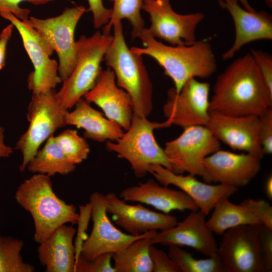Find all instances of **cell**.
<instances>
[{"label":"cell","mask_w":272,"mask_h":272,"mask_svg":"<svg viewBox=\"0 0 272 272\" xmlns=\"http://www.w3.org/2000/svg\"><path fill=\"white\" fill-rule=\"evenodd\" d=\"M264 190L266 196L269 199H272V176L269 175L266 178L264 184Z\"/></svg>","instance_id":"cell-43"},{"label":"cell","mask_w":272,"mask_h":272,"mask_svg":"<svg viewBox=\"0 0 272 272\" xmlns=\"http://www.w3.org/2000/svg\"><path fill=\"white\" fill-rule=\"evenodd\" d=\"M76 229L66 224L57 228L39 243L38 258L46 272H74Z\"/></svg>","instance_id":"cell-23"},{"label":"cell","mask_w":272,"mask_h":272,"mask_svg":"<svg viewBox=\"0 0 272 272\" xmlns=\"http://www.w3.org/2000/svg\"><path fill=\"white\" fill-rule=\"evenodd\" d=\"M168 254L180 272H224L218 255L206 259H196L188 251L176 245L168 246Z\"/></svg>","instance_id":"cell-29"},{"label":"cell","mask_w":272,"mask_h":272,"mask_svg":"<svg viewBox=\"0 0 272 272\" xmlns=\"http://www.w3.org/2000/svg\"><path fill=\"white\" fill-rule=\"evenodd\" d=\"M213 211L207 224L214 233L219 235H222L229 229L238 226L262 224L251 210L240 204L232 203L229 197L220 198Z\"/></svg>","instance_id":"cell-25"},{"label":"cell","mask_w":272,"mask_h":272,"mask_svg":"<svg viewBox=\"0 0 272 272\" xmlns=\"http://www.w3.org/2000/svg\"><path fill=\"white\" fill-rule=\"evenodd\" d=\"M76 165L67 159L56 144L53 135L49 138L41 149L28 163L26 169L34 174H44L50 177L56 174L62 175L73 172Z\"/></svg>","instance_id":"cell-26"},{"label":"cell","mask_w":272,"mask_h":272,"mask_svg":"<svg viewBox=\"0 0 272 272\" xmlns=\"http://www.w3.org/2000/svg\"><path fill=\"white\" fill-rule=\"evenodd\" d=\"M219 6L223 9H224V2L223 0H217Z\"/></svg>","instance_id":"cell-46"},{"label":"cell","mask_w":272,"mask_h":272,"mask_svg":"<svg viewBox=\"0 0 272 272\" xmlns=\"http://www.w3.org/2000/svg\"><path fill=\"white\" fill-rule=\"evenodd\" d=\"M13 28V25L11 23L4 28L0 34V70L6 64L7 45L11 37Z\"/></svg>","instance_id":"cell-41"},{"label":"cell","mask_w":272,"mask_h":272,"mask_svg":"<svg viewBox=\"0 0 272 272\" xmlns=\"http://www.w3.org/2000/svg\"><path fill=\"white\" fill-rule=\"evenodd\" d=\"M112 40L103 60L114 72L117 86L129 95L133 114L148 117L153 108V87L142 55L127 46L121 22L113 24Z\"/></svg>","instance_id":"cell-4"},{"label":"cell","mask_w":272,"mask_h":272,"mask_svg":"<svg viewBox=\"0 0 272 272\" xmlns=\"http://www.w3.org/2000/svg\"><path fill=\"white\" fill-rule=\"evenodd\" d=\"M149 253L153 265V272H180L168 254L151 244Z\"/></svg>","instance_id":"cell-35"},{"label":"cell","mask_w":272,"mask_h":272,"mask_svg":"<svg viewBox=\"0 0 272 272\" xmlns=\"http://www.w3.org/2000/svg\"><path fill=\"white\" fill-rule=\"evenodd\" d=\"M272 106L270 96L250 53L234 59L217 77L209 112L260 116Z\"/></svg>","instance_id":"cell-1"},{"label":"cell","mask_w":272,"mask_h":272,"mask_svg":"<svg viewBox=\"0 0 272 272\" xmlns=\"http://www.w3.org/2000/svg\"><path fill=\"white\" fill-rule=\"evenodd\" d=\"M119 197L125 201L151 206L165 214L176 210H198L193 200L183 191L160 185L152 179L123 189Z\"/></svg>","instance_id":"cell-22"},{"label":"cell","mask_w":272,"mask_h":272,"mask_svg":"<svg viewBox=\"0 0 272 272\" xmlns=\"http://www.w3.org/2000/svg\"><path fill=\"white\" fill-rule=\"evenodd\" d=\"M138 38L144 47L133 46L130 50L155 59L163 69L164 74L172 80L177 94L189 79L208 78L216 71L217 61L212 45L205 40L189 45H168L150 35L146 28Z\"/></svg>","instance_id":"cell-2"},{"label":"cell","mask_w":272,"mask_h":272,"mask_svg":"<svg viewBox=\"0 0 272 272\" xmlns=\"http://www.w3.org/2000/svg\"><path fill=\"white\" fill-rule=\"evenodd\" d=\"M113 38L99 31L92 36L82 35L77 41L75 66L56 92L61 105L69 110L94 86L102 71L101 63Z\"/></svg>","instance_id":"cell-6"},{"label":"cell","mask_w":272,"mask_h":272,"mask_svg":"<svg viewBox=\"0 0 272 272\" xmlns=\"http://www.w3.org/2000/svg\"><path fill=\"white\" fill-rule=\"evenodd\" d=\"M260 118L259 138L264 155L272 153V108L270 107Z\"/></svg>","instance_id":"cell-37"},{"label":"cell","mask_w":272,"mask_h":272,"mask_svg":"<svg viewBox=\"0 0 272 272\" xmlns=\"http://www.w3.org/2000/svg\"><path fill=\"white\" fill-rule=\"evenodd\" d=\"M224 9L230 14L235 29L231 47L222 55L224 60L232 58L245 45L259 40L272 39V17L268 13L250 11L239 5L238 0H223Z\"/></svg>","instance_id":"cell-21"},{"label":"cell","mask_w":272,"mask_h":272,"mask_svg":"<svg viewBox=\"0 0 272 272\" xmlns=\"http://www.w3.org/2000/svg\"><path fill=\"white\" fill-rule=\"evenodd\" d=\"M260 246L262 251L265 271H272V229L263 224L257 225Z\"/></svg>","instance_id":"cell-39"},{"label":"cell","mask_w":272,"mask_h":272,"mask_svg":"<svg viewBox=\"0 0 272 272\" xmlns=\"http://www.w3.org/2000/svg\"><path fill=\"white\" fill-rule=\"evenodd\" d=\"M210 88L208 82L194 78L189 79L178 94L174 88H170L163 112L170 126H206L209 118Z\"/></svg>","instance_id":"cell-14"},{"label":"cell","mask_w":272,"mask_h":272,"mask_svg":"<svg viewBox=\"0 0 272 272\" xmlns=\"http://www.w3.org/2000/svg\"><path fill=\"white\" fill-rule=\"evenodd\" d=\"M238 1L242 5V7L244 8L245 9L250 11H255L250 5L248 0H238Z\"/></svg>","instance_id":"cell-44"},{"label":"cell","mask_w":272,"mask_h":272,"mask_svg":"<svg viewBox=\"0 0 272 272\" xmlns=\"http://www.w3.org/2000/svg\"><path fill=\"white\" fill-rule=\"evenodd\" d=\"M79 213L77 224L76 239L74 246L75 250V263L79 258L84 242L87 239V230L90 220L91 219V207L90 202L79 206Z\"/></svg>","instance_id":"cell-33"},{"label":"cell","mask_w":272,"mask_h":272,"mask_svg":"<svg viewBox=\"0 0 272 272\" xmlns=\"http://www.w3.org/2000/svg\"><path fill=\"white\" fill-rule=\"evenodd\" d=\"M259 70L264 84L272 97V56L262 50L252 49L249 52Z\"/></svg>","instance_id":"cell-34"},{"label":"cell","mask_w":272,"mask_h":272,"mask_svg":"<svg viewBox=\"0 0 272 272\" xmlns=\"http://www.w3.org/2000/svg\"><path fill=\"white\" fill-rule=\"evenodd\" d=\"M87 11L83 6H76L66 8L55 17L39 19L31 16L23 21L36 30L56 51L58 58V74L62 82L70 75L75 66L77 51L75 30L81 18Z\"/></svg>","instance_id":"cell-8"},{"label":"cell","mask_w":272,"mask_h":272,"mask_svg":"<svg viewBox=\"0 0 272 272\" xmlns=\"http://www.w3.org/2000/svg\"><path fill=\"white\" fill-rule=\"evenodd\" d=\"M54 0H0V12H8L13 14L22 21L29 19L30 11L20 7V4L24 2H29L34 5H44Z\"/></svg>","instance_id":"cell-38"},{"label":"cell","mask_w":272,"mask_h":272,"mask_svg":"<svg viewBox=\"0 0 272 272\" xmlns=\"http://www.w3.org/2000/svg\"><path fill=\"white\" fill-rule=\"evenodd\" d=\"M218 245L224 272H265L257 225L226 230Z\"/></svg>","instance_id":"cell-11"},{"label":"cell","mask_w":272,"mask_h":272,"mask_svg":"<svg viewBox=\"0 0 272 272\" xmlns=\"http://www.w3.org/2000/svg\"><path fill=\"white\" fill-rule=\"evenodd\" d=\"M93 228L83 244L80 258L91 260L105 253H117L137 239L154 237L157 231H151L140 236L122 232L109 219L106 210L105 195L94 192L90 196Z\"/></svg>","instance_id":"cell-13"},{"label":"cell","mask_w":272,"mask_h":272,"mask_svg":"<svg viewBox=\"0 0 272 272\" xmlns=\"http://www.w3.org/2000/svg\"><path fill=\"white\" fill-rule=\"evenodd\" d=\"M149 173L160 184L166 186H175L185 193L206 216L213 210L220 198L229 197L238 190V188L230 185L202 182L190 174H177L160 165H151Z\"/></svg>","instance_id":"cell-19"},{"label":"cell","mask_w":272,"mask_h":272,"mask_svg":"<svg viewBox=\"0 0 272 272\" xmlns=\"http://www.w3.org/2000/svg\"><path fill=\"white\" fill-rule=\"evenodd\" d=\"M261 159L247 153H235L220 149L203 161L201 177L208 183L237 188L247 185L260 171Z\"/></svg>","instance_id":"cell-15"},{"label":"cell","mask_w":272,"mask_h":272,"mask_svg":"<svg viewBox=\"0 0 272 272\" xmlns=\"http://www.w3.org/2000/svg\"><path fill=\"white\" fill-rule=\"evenodd\" d=\"M5 129L0 126V158L9 157L13 153V149L4 143Z\"/></svg>","instance_id":"cell-42"},{"label":"cell","mask_w":272,"mask_h":272,"mask_svg":"<svg viewBox=\"0 0 272 272\" xmlns=\"http://www.w3.org/2000/svg\"><path fill=\"white\" fill-rule=\"evenodd\" d=\"M206 126L220 142L233 150L243 151L261 160L264 156L259 138V116L209 112Z\"/></svg>","instance_id":"cell-16"},{"label":"cell","mask_w":272,"mask_h":272,"mask_svg":"<svg viewBox=\"0 0 272 272\" xmlns=\"http://www.w3.org/2000/svg\"><path fill=\"white\" fill-rule=\"evenodd\" d=\"M105 201L107 213L115 224L129 235L140 236L151 231H163L178 222L174 216L150 210L141 204H128L113 192L105 195Z\"/></svg>","instance_id":"cell-17"},{"label":"cell","mask_w":272,"mask_h":272,"mask_svg":"<svg viewBox=\"0 0 272 272\" xmlns=\"http://www.w3.org/2000/svg\"><path fill=\"white\" fill-rule=\"evenodd\" d=\"M220 148V142L206 126L192 125L166 142L164 150L173 172L201 177L203 161Z\"/></svg>","instance_id":"cell-10"},{"label":"cell","mask_w":272,"mask_h":272,"mask_svg":"<svg viewBox=\"0 0 272 272\" xmlns=\"http://www.w3.org/2000/svg\"><path fill=\"white\" fill-rule=\"evenodd\" d=\"M24 242L0 235V272H34L35 267L25 262L21 254Z\"/></svg>","instance_id":"cell-30"},{"label":"cell","mask_w":272,"mask_h":272,"mask_svg":"<svg viewBox=\"0 0 272 272\" xmlns=\"http://www.w3.org/2000/svg\"><path fill=\"white\" fill-rule=\"evenodd\" d=\"M169 126L166 120L151 121L148 117L133 114L126 132L115 141H107L106 147L108 151L128 161L138 178H142L149 173V167L152 165H160L172 171L164 149L159 146L154 134L156 129Z\"/></svg>","instance_id":"cell-5"},{"label":"cell","mask_w":272,"mask_h":272,"mask_svg":"<svg viewBox=\"0 0 272 272\" xmlns=\"http://www.w3.org/2000/svg\"><path fill=\"white\" fill-rule=\"evenodd\" d=\"M89 9L93 17V25L99 29L107 24L112 15V9L107 8L103 4V0H87Z\"/></svg>","instance_id":"cell-40"},{"label":"cell","mask_w":272,"mask_h":272,"mask_svg":"<svg viewBox=\"0 0 272 272\" xmlns=\"http://www.w3.org/2000/svg\"><path fill=\"white\" fill-rule=\"evenodd\" d=\"M267 5L269 7L271 8L272 6V0H264Z\"/></svg>","instance_id":"cell-45"},{"label":"cell","mask_w":272,"mask_h":272,"mask_svg":"<svg viewBox=\"0 0 272 272\" xmlns=\"http://www.w3.org/2000/svg\"><path fill=\"white\" fill-rule=\"evenodd\" d=\"M147 237L135 240L122 250L113 253V266L116 272H153L149 247L150 239Z\"/></svg>","instance_id":"cell-27"},{"label":"cell","mask_w":272,"mask_h":272,"mask_svg":"<svg viewBox=\"0 0 272 272\" xmlns=\"http://www.w3.org/2000/svg\"><path fill=\"white\" fill-rule=\"evenodd\" d=\"M0 16L17 29L33 64L34 70L27 79L28 89L33 94L54 89L62 81L58 74V62L50 58L53 49L36 30L26 22L8 12H1Z\"/></svg>","instance_id":"cell-9"},{"label":"cell","mask_w":272,"mask_h":272,"mask_svg":"<svg viewBox=\"0 0 272 272\" xmlns=\"http://www.w3.org/2000/svg\"><path fill=\"white\" fill-rule=\"evenodd\" d=\"M113 4L112 15L109 22L103 27L102 33L110 34L114 24L121 22L123 19L127 20L132 29L131 35L132 39L138 38L143 31L145 22L141 11L144 0H109Z\"/></svg>","instance_id":"cell-28"},{"label":"cell","mask_w":272,"mask_h":272,"mask_svg":"<svg viewBox=\"0 0 272 272\" xmlns=\"http://www.w3.org/2000/svg\"><path fill=\"white\" fill-rule=\"evenodd\" d=\"M113 253H105L91 260L80 257L75 263L74 272H116L111 263Z\"/></svg>","instance_id":"cell-32"},{"label":"cell","mask_w":272,"mask_h":272,"mask_svg":"<svg viewBox=\"0 0 272 272\" xmlns=\"http://www.w3.org/2000/svg\"><path fill=\"white\" fill-rule=\"evenodd\" d=\"M84 99L99 106L107 118L123 129H128L133 114L132 101L128 93L117 86L114 73L110 68L102 70Z\"/></svg>","instance_id":"cell-20"},{"label":"cell","mask_w":272,"mask_h":272,"mask_svg":"<svg viewBox=\"0 0 272 272\" xmlns=\"http://www.w3.org/2000/svg\"><path fill=\"white\" fill-rule=\"evenodd\" d=\"M53 139L67 159L77 165L86 160L90 153L89 146L85 138L81 137L75 129H67Z\"/></svg>","instance_id":"cell-31"},{"label":"cell","mask_w":272,"mask_h":272,"mask_svg":"<svg viewBox=\"0 0 272 272\" xmlns=\"http://www.w3.org/2000/svg\"><path fill=\"white\" fill-rule=\"evenodd\" d=\"M206 217L199 210L190 211L183 221L169 229L157 232L151 238L150 243L187 246L206 256L216 255L218 244L214 233L208 226Z\"/></svg>","instance_id":"cell-18"},{"label":"cell","mask_w":272,"mask_h":272,"mask_svg":"<svg viewBox=\"0 0 272 272\" xmlns=\"http://www.w3.org/2000/svg\"><path fill=\"white\" fill-rule=\"evenodd\" d=\"M251 210L262 224L272 229V207L263 199H246L240 203Z\"/></svg>","instance_id":"cell-36"},{"label":"cell","mask_w":272,"mask_h":272,"mask_svg":"<svg viewBox=\"0 0 272 272\" xmlns=\"http://www.w3.org/2000/svg\"><path fill=\"white\" fill-rule=\"evenodd\" d=\"M142 10L150 16L151 25L147 29L154 38L174 46L189 45L197 41L195 31L205 18L203 13H177L170 0H144Z\"/></svg>","instance_id":"cell-12"},{"label":"cell","mask_w":272,"mask_h":272,"mask_svg":"<svg viewBox=\"0 0 272 272\" xmlns=\"http://www.w3.org/2000/svg\"><path fill=\"white\" fill-rule=\"evenodd\" d=\"M74 107L75 109L66 115V125L83 129L85 139L97 142L115 141L123 134L120 126L93 108L83 98Z\"/></svg>","instance_id":"cell-24"},{"label":"cell","mask_w":272,"mask_h":272,"mask_svg":"<svg viewBox=\"0 0 272 272\" xmlns=\"http://www.w3.org/2000/svg\"><path fill=\"white\" fill-rule=\"evenodd\" d=\"M68 112L61 105L54 89L33 94L27 109L29 126L16 146L22 155L19 168L21 172L25 170L41 145L57 129L66 125L65 118Z\"/></svg>","instance_id":"cell-7"},{"label":"cell","mask_w":272,"mask_h":272,"mask_svg":"<svg viewBox=\"0 0 272 272\" xmlns=\"http://www.w3.org/2000/svg\"><path fill=\"white\" fill-rule=\"evenodd\" d=\"M14 198L31 215L34 225V241L40 243L60 226L77 223L76 206L68 204L53 191L50 177L34 174L18 187Z\"/></svg>","instance_id":"cell-3"}]
</instances>
